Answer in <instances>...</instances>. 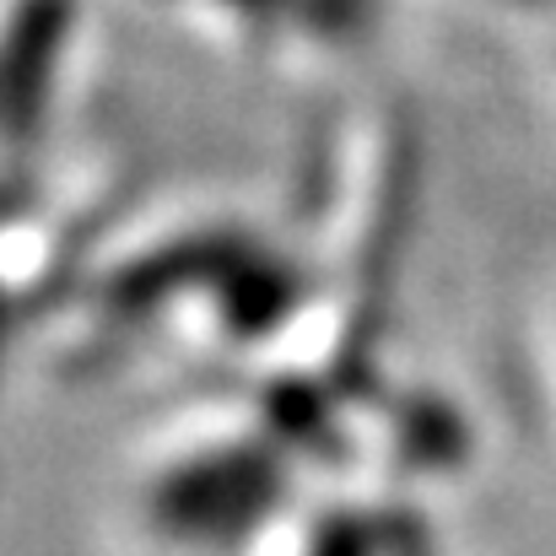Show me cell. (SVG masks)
<instances>
[{"label": "cell", "mask_w": 556, "mask_h": 556, "mask_svg": "<svg viewBox=\"0 0 556 556\" xmlns=\"http://www.w3.org/2000/svg\"><path fill=\"white\" fill-rule=\"evenodd\" d=\"M287 497V459L270 438H238L174 465L152 486V519L189 546H232L254 535Z\"/></svg>", "instance_id": "obj_1"}, {"label": "cell", "mask_w": 556, "mask_h": 556, "mask_svg": "<svg viewBox=\"0 0 556 556\" xmlns=\"http://www.w3.org/2000/svg\"><path fill=\"white\" fill-rule=\"evenodd\" d=\"M389 421H394V443H400L405 465H416V470H448L470 448L465 421L438 394H400Z\"/></svg>", "instance_id": "obj_2"}, {"label": "cell", "mask_w": 556, "mask_h": 556, "mask_svg": "<svg viewBox=\"0 0 556 556\" xmlns=\"http://www.w3.org/2000/svg\"><path fill=\"white\" fill-rule=\"evenodd\" d=\"M265 416H270L276 443H292V448H303V454H336V448H341L325 389H314V383H303V378L270 383V389H265Z\"/></svg>", "instance_id": "obj_3"}, {"label": "cell", "mask_w": 556, "mask_h": 556, "mask_svg": "<svg viewBox=\"0 0 556 556\" xmlns=\"http://www.w3.org/2000/svg\"><path fill=\"white\" fill-rule=\"evenodd\" d=\"M383 556H432V535H427L421 514L383 508Z\"/></svg>", "instance_id": "obj_4"}]
</instances>
